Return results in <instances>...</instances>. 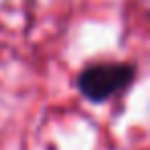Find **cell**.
<instances>
[{
    "label": "cell",
    "mask_w": 150,
    "mask_h": 150,
    "mask_svg": "<svg viewBox=\"0 0 150 150\" xmlns=\"http://www.w3.org/2000/svg\"><path fill=\"white\" fill-rule=\"evenodd\" d=\"M132 78H134V68L129 64L105 62L86 68L78 78V88L88 101L101 103L117 95L125 86H129Z\"/></svg>",
    "instance_id": "6da1fadb"
}]
</instances>
